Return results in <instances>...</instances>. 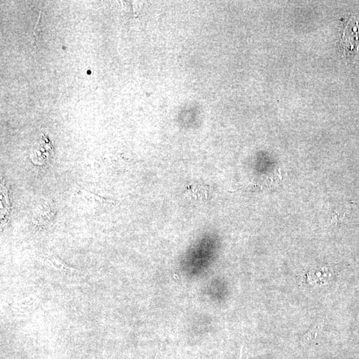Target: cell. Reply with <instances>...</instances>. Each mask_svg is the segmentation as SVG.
I'll list each match as a JSON object with an SVG mask.
<instances>
[{
	"label": "cell",
	"mask_w": 359,
	"mask_h": 359,
	"mask_svg": "<svg viewBox=\"0 0 359 359\" xmlns=\"http://www.w3.org/2000/svg\"><path fill=\"white\" fill-rule=\"evenodd\" d=\"M342 45L344 53L348 57H354L359 49V20L351 17L344 26L342 35Z\"/></svg>",
	"instance_id": "obj_1"
},
{
	"label": "cell",
	"mask_w": 359,
	"mask_h": 359,
	"mask_svg": "<svg viewBox=\"0 0 359 359\" xmlns=\"http://www.w3.org/2000/svg\"><path fill=\"white\" fill-rule=\"evenodd\" d=\"M53 154V145L46 136L42 135L33 144L31 149L30 157L33 163L43 165L47 163Z\"/></svg>",
	"instance_id": "obj_2"
},
{
	"label": "cell",
	"mask_w": 359,
	"mask_h": 359,
	"mask_svg": "<svg viewBox=\"0 0 359 359\" xmlns=\"http://www.w3.org/2000/svg\"><path fill=\"white\" fill-rule=\"evenodd\" d=\"M55 214V207L51 201L45 200L37 206L34 213L33 222L38 225H46L53 219Z\"/></svg>",
	"instance_id": "obj_3"
},
{
	"label": "cell",
	"mask_w": 359,
	"mask_h": 359,
	"mask_svg": "<svg viewBox=\"0 0 359 359\" xmlns=\"http://www.w3.org/2000/svg\"><path fill=\"white\" fill-rule=\"evenodd\" d=\"M76 193L86 203L89 204V206H93L94 208H103L106 204H114L112 200L89 193L79 187H77Z\"/></svg>",
	"instance_id": "obj_4"
},
{
	"label": "cell",
	"mask_w": 359,
	"mask_h": 359,
	"mask_svg": "<svg viewBox=\"0 0 359 359\" xmlns=\"http://www.w3.org/2000/svg\"><path fill=\"white\" fill-rule=\"evenodd\" d=\"M188 193L193 196L196 200H208L211 195V192L208 186L200 185V184H191L187 188Z\"/></svg>",
	"instance_id": "obj_5"
},
{
	"label": "cell",
	"mask_w": 359,
	"mask_h": 359,
	"mask_svg": "<svg viewBox=\"0 0 359 359\" xmlns=\"http://www.w3.org/2000/svg\"><path fill=\"white\" fill-rule=\"evenodd\" d=\"M323 322L319 321L313 328L304 336V341L309 343V342L314 341V340L319 335V333L323 328Z\"/></svg>",
	"instance_id": "obj_6"
},
{
	"label": "cell",
	"mask_w": 359,
	"mask_h": 359,
	"mask_svg": "<svg viewBox=\"0 0 359 359\" xmlns=\"http://www.w3.org/2000/svg\"><path fill=\"white\" fill-rule=\"evenodd\" d=\"M47 261H49L50 264L53 265L55 268L59 269H68V266L65 264L62 260L57 258V257H50V258H46Z\"/></svg>",
	"instance_id": "obj_7"
},
{
	"label": "cell",
	"mask_w": 359,
	"mask_h": 359,
	"mask_svg": "<svg viewBox=\"0 0 359 359\" xmlns=\"http://www.w3.org/2000/svg\"><path fill=\"white\" fill-rule=\"evenodd\" d=\"M239 359H248V354L246 353L245 347H244V345H242L241 348H240Z\"/></svg>",
	"instance_id": "obj_8"
}]
</instances>
